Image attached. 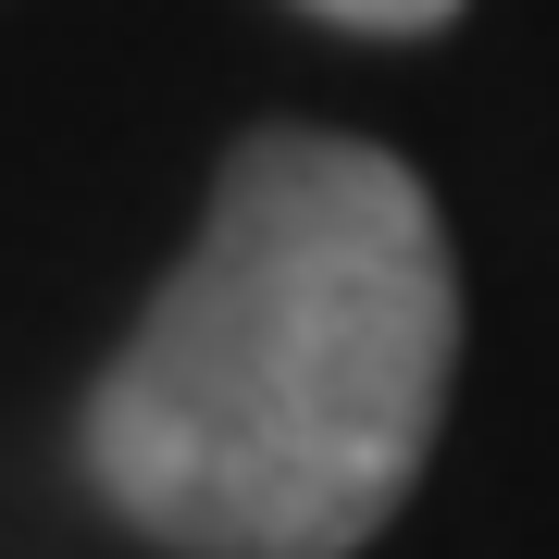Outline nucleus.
Returning <instances> with one entry per match:
<instances>
[{
	"mask_svg": "<svg viewBox=\"0 0 559 559\" xmlns=\"http://www.w3.org/2000/svg\"><path fill=\"white\" fill-rule=\"evenodd\" d=\"M460 373L448 212L399 150L261 124L138 336L100 360L75 460L175 559H348L436 460Z\"/></svg>",
	"mask_w": 559,
	"mask_h": 559,
	"instance_id": "1",
	"label": "nucleus"
},
{
	"mask_svg": "<svg viewBox=\"0 0 559 559\" xmlns=\"http://www.w3.org/2000/svg\"><path fill=\"white\" fill-rule=\"evenodd\" d=\"M299 13L348 25V38H436V25H460V0H299Z\"/></svg>",
	"mask_w": 559,
	"mask_h": 559,
	"instance_id": "2",
	"label": "nucleus"
}]
</instances>
